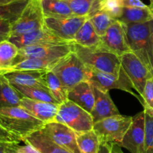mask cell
<instances>
[{
    "mask_svg": "<svg viewBox=\"0 0 153 153\" xmlns=\"http://www.w3.org/2000/svg\"><path fill=\"white\" fill-rule=\"evenodd\" d=\"M0 125L23 141L31 134L43 129L45 123L19 106L0 108Z\"/></svg>",
    "mask_w": 153,
    "mask_h": 153,
    "instance_id": "6da1fadb",
    "label": "cell"
},
{
    "mask_svg": "<svg viewBox=\"0 0 153 153\" xmlns=\"http://www.w3.org/2000/svg\"><path fill=\"white\" fill-rule=\"evenodd\" d=\"M73 51L91 70L120 75L123 70L120 58L102 48L85 47L73 42Z\"/></svg>",
    "mask_w": 153,
    "mask_h": 153,
    "instance_id": "7a4b0ae2",
    "label": "cell"
},
{
    "mask_svg": "<svg viewBox=\"0 0 153 153\" xmlns=\"http://www.w3.org/2000/svg\"><path fill=\"white\" fill-rule=\"evenodd\" d=\"M67 92L80 82L90 81L92 70L87 67L74 52L61 58L52 69Z\"/></svg>",
    "mask_w": 153,
    "mask_h": 153,
    "instance_id": "3957f363",
    "label": "cell"
},
{
    "mask_svg": "<svg viewBox=\"0 0 153 153\" xmlns=\"http://www.w3.org/2000/svg\"><path fill=\"white\" fill-rule=\"evenodd\" d=\"M152 21L144 23L127 24L126 30L131 52L138 56L153 74Z\"/></svg>",
    "mask_w": 153,
    "mask_h": 153,
    "instance_id": "277c9868",
    "label": "cell"
},
{
    "mask_svg": "<svg viewBox=\"0 0 153 153\" xmlns=\"http://www.w3.org/2000/svg\"><path fill=\"white\" fill-rule=\"evenodd\" d=\"M55 122L65 124L76 133L94 129V122L91 114L69 99L59 104Z\"/></svg>",
    "mask_w": 153,
    "mask_h": 153,
    "instance_id": "5b68a950",
    "label": "cell"
},
{
    "mask_svg": "<svg viewBox=\"0 0 153 153\" xmlns=\"http://www.w3.org/2000/svg\"><path fill=\"white\" fill-rule=\"evenodd\" d=\"M133 117L128 116H112L95 122L94 130L98 135L100 142L120 144L132 122Z\"/></svg>",
    "mask_w": 153,
    "mask_h": 153,
    "instance_id": "8992f818",
    "label": "cell"
},
{
    "mask_svg": "<svg viewBox=\"0 0 153 153\" xmlns=\"http://www.w3.org/2000/svg\"><path fill=\"white\" fill-rule=\"evenodd\" d=\"M44 26V16L40 0H28L18 20L12 23L10 36H18Z\"/></svg>",
    "mask_w": 153,
    "mask_h": 153,
    "instance_id": "52a82bcc",
    "label": "cell"
},
{
    "mask_svg": "<svg viewBox=\"0 0 153 153\" xmlns=\"http://www.w3.org/2000/svg\"><path fill=\"white\" fill-rule=\"evenodd\" d=\"M120 58L122 68L131 80L134 90L143 98V90L146 81L151 76H153L152 71L132 52L121 56Z\"/></svg>",
    "mask_w": 153,
    "mask_h": 153,
    "instance_id": "ba28073f",
    "label": "cell"
},
{
    "mask_svg": "<svg viewBox=\"0 0 153 153\" xmlns=\"http://www.w3.org/2000/svg\"><path fill=\"white\" fill-rule=\"evenodd\" d=\"M72 52H73V42L25 46L19 50V53L13 62V66L25 58H62Z\"/></svg>",
    "mask_w": 153,
    "mask_h": 153,
    "instance_id": "9c48e42d",
    "label": "cell"
},
{
    "mask_svg": "<svg viewBox=\"0 0 153 153\" xmlns=\"http://www.w3.org/2000/svg\"><path fill=\"white\" fill-rule=\"evenodd\" d=\"M91 70L92 74L90 82L92 84L105 91H109L111 89H119L126 92L138 99L143 106L144 105L143 98L134 91V86L124 71L123 68L120 75L104 73L98 70Z\"/></svg>",
    "mask_w": 153,
    "mask_h": 153,
    "instance_id": "30bf717a",
    "label": "cell"
},
{
    "mask_svg": "<svg viewBox=\"0 0 153 153\" xmlns=\"http://www.w3.org/2000/svg\"><path fill=\"white\" fill-rule=\"evenodd\" d=\"M99 47L113 52L119 57L131 52L127 39L126 24L116 20L101 37V44Z\"/></svg>",
    "mask_w": 153,
    "mask_h": 153,
    "instance_id": "8fae6325",
    "label": "cell"
},
{
    "mask_svg": "<svg viewBox=\"0 0 153 153\" xmlns=\"http://www.w3.org/2000/svg\"><path fill=\"white\" fill-rule=\"evenodd\" d=\"M88 16L44 17V25L57 37L67 42H73L76 33L85 23Z\"/></svg>",
    "mask_w": 153,
    "mask_h": 153,
    "instance_id": "7c38bea8",
    "label": "cell"
},
{
    "mask_svg": "<svg viewBox=\"0 0 153 153\" xmlns=\"http://www.w3.org/2000/svg\"><path fill=\"white\" fill-rule=\"evenodd\" d=\"M144 142L145 113L142 111L133 116L132 122L120 146L131 153H144Z\"/></svg>",
    "mask_w": 153,
    "mask_h": 153,
    "instance_id": "4fadbf2b",
    "label": "cell"
},
{
    "mask_svg": "<svg viewBox=\"0 0 153 153\" xmlns=\"http://www.w3.org/2000/svg\"><path fill=\"white\" fill-rule=\"evenodd\" d=\"M42 130L54 142L72 153H82L76 140V133L70 128L58 122L45 124Z\"/></svg>",
    "mask_w": 153,
    "mask_h": 153,
    "instance_id": "5bb4252c",
    "label": "cell"
},
{
    "mask_svg": "<svg viewBox=\"0 0 153 153\" xmlns=\"http://www.w3.org/2000/svg\"><path fill=\"white\" fill-rule=\"evenodd\" d=\"M14 44L19 49L33 45L48 44H66L71 43L62 40L51 32L46 26L38 28L28 33L18 36H10L8 39Z\"/></svg>",
    "mask_w": 153,
    "mask_h": 153,
    "instance_id": "9a60e30c",
    "label": "cell"
},
{
    "mask_svg": "<svg viewBox=\"0 0 153 153\" xmlns=\"http://www.w3.org/2000/svg\"><path fill=\"white\" fill-rule=\"evenodd\" d=\"M92 84V83H91ZM95 103L91 112L94 122H97L107 117L120 114L119 110L111 98L109 91H105L92 84Z\"/></svg>",
    "mask_w": 153,
    "mask_h": 153,
    "instance_id": "2e32d148",
    "label": "cell"
},
{
    "mask_svg": "<svg viewBox=\"0 0 153 153\" xmlns=\"http://www.w3.org/2000/svg\"><path fill=\"white\" fill-rule=\"evenodd\" d=\"M46 72L40 70H13L4 74V75L13 85L40 88L49 91L46 80Z\"/></svg>",
    "mask_w": 153,
    "mask_h": 153,
    "instance_id": "e0dca14e",
    "label": "cell"
},
{
    "mask_svg": "<svg viewBox=\"0 0 153 153\" xmlns=\"http://www.w3.org/2000/svg\"><path fill=\"white\" fill-rule=\"evenodd\" d=\"M19 106L45 124L55 121L59 107L58 104L32 100L25 97L22 98Z\"/></svg>",
    "mask_w": 153,
    "mask_h": 153,
    "instance_id": "ac0fdd59",
    "label": "cell"
},
{
    "mask_svg": "<svg viewBox=\"0 0 153 153\" xmlns=\"http://www.w3.org/2000/svg\"><path fill=\"white\" fill-rule=\"evenodd\" d=\"M67 98L90 113L92 112L95 103V96L90 81H84L73 87L68 92Z\"/></svg>",
    "mask_w": 153,
    "mask_h": 153,
    "instance_id": "d6986e66",
    "label": "cell"
},
{
    "mask_svg": "<svg viewBox=\"0 0 153 153\" xmlns=\"http://www.w3.org/2000/svg\"><path fill=\"white\" fill-rule=\"evenodd\" d=\"M23 142L34 146L40 153H72L54 142L42 129L27 136Z\"/></svg>",
    "mask_w": 153,
    "mask_h": 153,
    "instance_id": "ffe728a7",
    "label": "cell"
},
{
    "mask_svg": "<svg viewBox=\"0 0 153 153\" xmlns=\"http://www.w3.org/2000/svg\"><path fill=\"white\" fill-rule=\"evenodd\" d=\"M22 98L5 76L0 74V108L19 106Z\"/></svg>",
    "mask_w": 153,
    "mask_h": 153,
    "instance_id": "44dd1931",
    "label": "cell"
},
{
    "mask_svg": "<svg viewBox=\"0 0 153 153\" xmlns=\"http://www.w3.org/2000/svg\"><path fill=\"white\" fill-rule=\"evenodd\" d=\"M73 42L91 49H96L100 46L101 37L99 36L95 31L88 17L76 33Z\"/></svg>",
    "mask_w": 153,
    "mask_h": 153,
    "instance_id": "7402d4cb",
    "label": "cell"
},
{
    "mask_svg": "<svg viewBox=\"0 0 153 153\" xmlns=\"http://www.w3.org/2000/svg\"><path fill=\"white\" fill-rule=\"evenodd\" d=\"M61 58H28L14 64L8 72L13 70H51Z\"/></svg>",
    "mask_w": 153,
    "mask_h": 153,
    "instance_id": "603a6c76",
    "label": "cell"
},
{
    "mask_svg": "<svg viewBox=\"0 0 153 153\" xmlns=\"http://www.w3.org/2000/svg\"><path fill=\"white\" fill-rule=\"evenodd\" d=\"M124 24L144 23L153 20V11L149 6L145 8H123L120 20Z\"/></svg>",
    "mask_w": 153,
    "mask_h": 153,
    "instance_id": "cb8c5ba5",
    "label": "cell"
},
{
    "mask_svg": "<svg viewBox=\"0 0 153 153\" xmlns=\"http://www.w3.org/2000/svg\"><path fill=\"white\" fill-rule=\"evenodd\" d=\"M44 17H70L73 12L65 0H40Z\"/></svg>",
    "mask_w": 153,
    "mask_h": 153,
    "instance_id": "d4e9b609",
    "label": "cell"
},
{
    "mask_svg": "<svg viewBox=\"0 0 153 153\" xmlns=\"http://www.w3.org/2000/svg\"><path fill=\"white\" fill-rule=\"evenodd\" d=\"M19 48L9 40L0 42V74L9 71L19 53Z\"/></svg>",
    "mask_w": 153,
    "mask_h": 153,
    "instance_id": "484cf974",
    "label": "cell"
},
{
    "mask_svg": "<svg viewBox=\"0 0 153 153\" xmlns=\"http://www.w3.org/2000/svg\"><path fill=\"white\" fill-rule=\"evenodd\" d=\"M76 140L82 153H98L100 141L94 129L89 131L76 133Z\"/></svg>",
    "mask_w": 153,
    "mask_h": 153,
    "instance_id": "4316f807",
    "label": "cell"
},
{
    "mask_svg": "<svg viewBox=\"0 0 153 153\" xmlns=\"http://www.w3.org/2000/svg\"><path fill=\"white\" fill-rule=\"evenodd\" d=\"M46 80L48 90L59 104L68 99L67 98L68 92L63 86L59 78L52 70L46 72Z\"/></svg>",
    "mask_w": 153,
    "mask_h": 153,
    "instance_id": "83f0119b",
    "label": "cell"
},
{
    "mask_svg": "<svg viewBox=\"0 0 153 153\" xmlns=\"http://www.w3.org/2000/svg\"><path fill=\"white\" fill-rule=\"evenodd\" d=\"M28 0H18L6 4H0V20H7L13 23L22 14Z\"/></svg>",
    "mask_w": 153,
    "mask_h": 153,
    "instance_id": "f1b7e54d",
    "label": "cell"
},
{
    "mask_svg": "<svg viewBox=\"0 0 153 153\" xmlns=\"http://www.w3.org/2000/svg\"><path fill=\"white\" fill-rule=\"evenodd\" d=\"M13 85V84H12ZM13 86L22 94L23 97L32 99L40 101L48 102V103L59 104L56 101L55 98L52 96L49 91L40 88H34V87L24 86L13 85Z\"/></svg>",
    "mask_w": 153,
    "mask_h": 153,
    "instance_id": "f546056e",
    "label": "cell"
},
{
    "mask_svg": "<svg viewBox=\"0 0 153 153\" xmlns=\"http://www.w3.org/2000/svg\"><path fill=\"white\" fill-rule=\"evenodd\" d=\"M97 10H102L114 20H120L123 14V6L121 0H96L90 14Z\"/></svg>",
    "mask_w": 153,
    "mask_h": 153,
    "instance_id": "4dcf8cb0",
    "label": "cell"
},
{
    "mask_svg": "<svg viewBox=\"0 0 153 153\" xmlns=\"http://www.w3.org/2000/svg\"><path fill=\"white\" fill-rule=\"evenodd\" d=\"M91 20L94 29L99 36L104 35L116 20L112 18L108 14L102 10H97L90 14L88 16Z\"/></svg>",
    "mask_w": 153,
    "mask_h": 153,
    "instance_id": "1f68e13d",
    "label": "cell"
},
{
    "mask_svg": "<svg viewBox=\"0 0 153 153\" xmlns=\"http://www.w3.org/2000/svg\"><path fill=\"white\" fill-rule=\"evenodd\" d=\"M145 113L144 153H153V109L143 106Z\"/></svg>",
    "mask_w": 153,
    "mask_h": 153,
    "instance_id": "d6a6232c",
    "label": "cell"
},
{
    "mask_svg": "<svg viewBox=\"0 0 153 153\" xmlns=\"http://www.w3.org/2000/svg\"><path fill=\"white\" fill-rule=\"evenodd\" d=\"M74 16H88L96 0H65Z\"/></svg>",
    "mask_w": 153,
    "mask_h": 153,
    "instance_id": "836d02e7",
    "label": "cell"
},
{
    "mask_svg": "<svg viewBox=\"0 0 153 153\" xmlns=\"http://www.w3.org/2000/svg\"><path fill=\"white\" fill-rule=\"evenodd\" d=\"M143 99L145 106H148L153 109V76L147 80L143 90Z\"/></svg>",
    "mask_w": 153,
    "mask_h": 153,
    "instance_id": "e575fe53",
    "label": "cell"
},
{
    "mask_svg": "<svg viewBox=\"0 0 153 153\" xmlns=\"http://www.w3.org/2000/svg\"><path fill=\"white\" fill-rule=\"evenodd\" d=\"M21 140L0 125V142L9 143H19Z\"/></svg>",
    "mask_w": 153,
    "mask_h": 153,
    "instance_id": "d590c367",
    "label": "cell"
},
{
    "mask_svg": "<svg viewBox=\"0 0 153 153\" xmlns=\"http://www.w3.org/2000/svg\"><path fill=\"white\" fill-rule=\"evenodd\" d=\"M12 23L7 20H0V42L8 40L11 34Z\"/></svg>",
    "mask_w": 153,
    "mask_h": 153,
    "instance_id": "8d00e7d4",
    "label": "cell"
},
{
    "mask_svg": "<svg viewBox=\"0 0 153 153\" xmlns=\"http://www.w3.org/2000/svg\"><path fill=\"white\" fill-rule=\"evenodd\" d=\"M16 153H40L37 149L30 144H25V146H19L16 144L14 146Z\"/></svg>",
    "mask_w": 153,
    "mask_h": 153,
    "instance_id": "74e56055",
    "label": "cell"
},
{
    "mask_svg": "<svg viewBox=\"0 0 153 153\" xmlns=\"http://www.w3.org/2000/svg\"><path fill=\"white\" fill-rule=\"evenodd\" d=\"M121 2L123 8H145L147 6L140 0H121Z\"/></svg>",
    "mask_w": 153,
    "mask_h": 153,
    "instance_id": "f35d334b",
    "label": "cell"
},
{
    "mask_svg": "<svg viewBox=\"0 0 153 153\" xmlns=\"http://www.w3.org/2000/svg\"><path fill=\"white\" fill-rule=\"evenodd\" d=\"M98 153H111V143L100 142V146Z\"/></svg>",
    "mask_w": 153,
    "mask_h": 153,
    "instance_id": "ab89813d",
    "label": "cell"
},
{
    "mask_svg": "<svg viewBox=\"0 0 153 153\" xmlns=\"http://www.w3.org/2000/svg\"><path fill=\"white\" fill-rule=\"evenodd\" d=\"M111 153H124L121 146L117 143H111Z\"/></svg>",
    "mask_w": 153,
    "mask_h": 153,
    "instance_id": "60d3db41",
    "label": "cell"
},
{
    "mask_svg": "<svg viewBox=\"0 0 153 153\" xmlns=\"http://www.w3.org/2000/svg\"><path fill=\"white\" fill-rule=\"evenodd\" d=\"M10 144V143H9V142H0V153H5L6 148L8 147Z\"/></svg>",
    "mask_w": 153,
    "mask_h": 153,
    "instance_id": "b9f144b4",
    "label": "cell"
},
{
    "mask_svg": "<svg viewBox=\"0 0 153 153\" xmlns=\"http://www.w3.org/2000/svg\"><path fill=\"white\" fill-rule=\"evenodd\" d=\"M16 144H19V143H10V145L8 146V147L6 148L5 153H16V151H15V148H14Z\"/></svg>",
    "mask_w": 153,
    "mask_h": 153,
    "instance_id": "7bdbcfd3",
    "label": "cell"
},
{
    "mask_svg": "<svg viewBox=\"0 0 153 153\" xmlns=\"http://www.w3.org/2000/svg\"><path fill=\"white\" fill-rule=\"evenodd\" d=\"M18 1V0H0V4H6L9 3L13 2Z\"/></svg>",
    "mask_w": 153,
    "mask_h": 153,
    "instance_id": "ee69618b",
    "label": "cell"
},
{
    "mask_svg": "<svg viewBox=\"0 0 153 153\" xmlns=\"http://www.w3.org/2000/svg\"><path fill=\"white\" fill-rule=\"evenodd\" d=\"M152 69H153V20L152 21Z\"/></svg>",
    "mask_w": 153,
    "mask_h": 153,
    "instance_id": "f6af8a7d",
    "label": "cell"
},
{
    "mask_svg": "<svg viewBox=\"0 0 153 153\" xmlns=\"http://www.w3.org/2000/svg\"><path fill=\"white\" fill-rule=\"evenodd\" d=\"M149 2H150V4H149V7H150V8L152 9V11H153V0H149Z\"/></svg>",
    "mask_w": 153,
    "mask_h": 153,
    "instance_id": "bcb514c9",
    "label": "cell"
}]
</instances>
